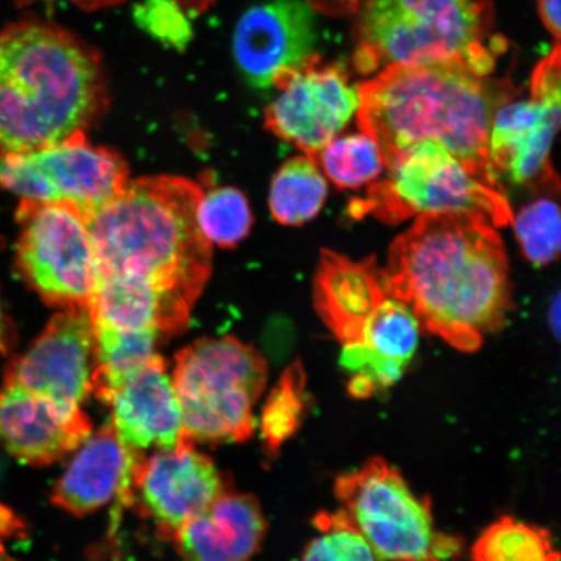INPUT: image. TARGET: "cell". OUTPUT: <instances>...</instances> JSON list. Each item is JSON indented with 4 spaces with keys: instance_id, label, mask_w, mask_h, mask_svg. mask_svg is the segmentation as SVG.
<instances>
[{
    "instance_id": "obj_1",
    "label": "cell",
    "mask_w": 561,
    "mask_h": 561,
    "mask_svg": "<svg viewBox=\"0 0 561 561\" xmlns=\"http://www.w3.org/2000/svg\"><path fill=\"white\" fill-rule=\"evenodd\" d=\"M202 194L184 178H142L88 219L98 285L151 301L161 335L185 331L213 268V244L196 220Z\"/></svg>"
},
{
    "instance_id": "obj_2",
    "label": "cell",
    "mask_w": 561,
    "mask_h": 561,
    "mask_svg": "<svg viewBox=\"0 0 561 561\" xmlns=\"http://www.w3.org/2000/svg\"><path fill=\"white\" fill-rule=\"evenodd\" d=\"M391 297L420 325L462 353L500 331L511 308L508 257L493 224L469 214H426L392 242L386 265Z\"/></svg>"
},
{
    "instance_id": "obj_3",
    "label": "cell",
    "mask_w": 561,
    "mask_h": 561,
    "mask_svg": "<svg viewBox=\"0 0 561 561\" xmlns=\"http://www.w3.org/2000/svg\"><path fill=\"white\" fill-rule=\"evenodd\" d=\"M357 125L380 147L383 164L431 140L486 184L501 187L489 136L495 111L516 98L510 80H488L455 65L390 66L359 89Z\"/></svg>"
},
{
    "instance_id": "obj_4",
    "label": "cell",
    "mask_w": 561,
    "mask_h": 561,
    "mask_svg": "<svg viewBox=\"0 0 561 561\" xmlns=\"http://www.w3.org/2000/svg\"><path fill=\"white\" fill-rule=\"evenodd\" d=\"M105 105L101 56L87 42L35 19L0 31V158L87 133Z\"/></svg>"
},
{
    "instance_id": "obj_5",
    "label": "cell",
    "mask_w": 561,
    "mask_h": 561,
    "mask_svg": "<svg viewBox=\"0 0 561 561\" xmlns=\"http://www.w3.org/2000/svg\"><path fill=\"white\" fill-rule=\"evenodd\" d=\"M356 27L362 75L390 66L455 65L488 77L507 41L494 33L493 0H366Z\"/></svg>"
},
{
    "instance_id": "obj_6",
    "label": "cell",
    "mask_w": 561,
    "mask_h": 561,
    "mask_svg": "<svg viewBox=\"0 0 561 561\" xmlns=\"http://www.w3.org/2000/svg\"><path fill=\"white\" fill-rule=\"evenodd\" d=\"M171 378L194 442L240 444L254 434V405L268 378L259 351L233 336L196 341L175 355Z\"/></svg>"
},
{
    "instance_id": "obj_7",
    "label": "cell",
    "mask_w": 561,
    "mask_h": 561,
    "mask_svg": "<svg viewBox=\"0 0 561 561\" xmlns=\"http://www.w3.org/2000/svg\"><path fill=\"white\" fill-rule=\"evenodd\" d=\"M385 168L388 178L370 185L363 199L350 203L354 219L371 215L399 224L426 214H469L485 217L495 228L514 220L503 188L477 179L436 142L413 144Z\"/></svg>"
},
{
    "instance_id": "obj_8",
    "label": "cell",
    "mask_w": 561,
    "mask_h": 561,
    "mask_svg": "<svg viewBox=\"0 0 561 561\" xmlns=\"http://www.w3.org/2000/svg\"><path fill=\"white\" fill-rule=\"evenodd\" d=\"M334 495L382 561H448L461 551L458 538L434 526L431 501L413 493L401 472L381 458L341 474Z\"/></svg>"
},
{
    "instance_id": "obj_9",
    "label": "cell",
    "mask_w": 561,
    "mask_h": 561,
    "mask_svg": "<svg viewBox=\"0 0 561 561\" xmlns=\"http://www.w3.org/2000/svg\"><path fill=\"white\" fill-rule=\"evenodd\" d=\"M16 264L21 277L48 306L88 308L98 285L87 217L66 203L21 199Z\"/></svg>"
},
{
    "instance_id": "obj_10",
    "label": "cell",
    "mask_w": 561,
    "mask_h": 561,
    "mask_svg": "<svg viewBox=\"0 0 561 561\" xmlns=\"http://www.w3.org/2000/svg\"><path fill=\"white\" fill-rule=\"evenodd\" d=\"M128 175L125 160L91 145L85 133L44 150L0 158V187L21 199L66 203L87 220L123 192Z\"/></svg>"
},
{
    "instance_id": "obj_11",
    "label": "cell",
    "mask_w": 561,
    "mask_h": 561,
    "mask_svg": "<svg viewBox=\"0 0 561 561\" xmlns=\"http://www.w3.org/2000/svg\"><path fill=\"white\" fill-rule=\"evenodd\" d=\"M515 100V98H514ZM503 103L489 136V158L497 178L512 184L559 191L551 146L560 125V46L539 62L530 81V100Z\"/></svg>"
},
{
    "instance_id": "obj_12",
    "label": "cell",
    "mask_w": 561,
    "mask_h": 561,
    "mask_svg": "<svg viewBox=\"0 0 561 561\" xmlns=\"http://www.w3.org/2000/svg\"><path fill=\"white\" fill-rule=\"evenodd\" d=\"M279 94L265 110V126L313 161L345 128L359 107V93L335 62L316 54L276 85Z\"/></svg>"
},
{
    "instance_id": "obj_13",
    "label": "cell",
    "mask_w": 561,
    "mask_h": 561,
    "mask_svg": "<svg viewBox=\"0 0 561 561\" xmlns=\"http://www.w3.org/2000/svg\"><path fill=\"white\" fill-rule=\"evenodd\" d=\"M187 439L149 458L137 456L131 467L129 502L137 494L139 511L157 525L158 535L172 541L182 525L198 515L229 482L207 455Z\"/></svg>"
},
{
    "instance_id": "obj_14",
    "label": "cell",
    "mask_w": 561,
    "mask_h": 561,
    "mask_svg": "<svg viewBox=\"0 0 561 561\" xmlns=\"http://www.w3.org/2000/svg\"><path fill=\"white\" fill-rule=\"evenodd\" d=\"M95 362L88 308L56 313L23 355L12 357L4 382L20 385L61 405L81 407L91 394Z\"/></svg>"
},
{
    "instance_id": "obj_15",
    "label": "cell",
    "mask_w": 561,
    "mask_h": 561,
    "mask_svg": "<svg viewBox=\"0 0 561 561\" xmlns=\"http://www.w3.org/2000/svg\"><path fill=\"white\" fill-rule=\"evenodd\" d=\"M316 42L314 12L305 0H266L238 21L233 51L251 85L270 89L316 55Z\"/></svg>"
},
{
    "instance_id": "obj_16",
    "label": "cell",
    "mask_w": 561,
    "mask_h": 561,
    "mask_svg": "<svg viewBox=\"0 0 561 561\" xmlns=\"http://www.w3.org/2000/svg\"><path fill=\"white\" fill-rule=\"evenodd\" d=\"M91 432L93 425L81 407L61 405L12 382L0 389V451L24 465L51 466Z\"/></svg>"
},
{
    "instance_id": "obj_17",
    "label": "cell",
    "mask_w": 561,
    "mask_h": 561,
    "mask_svg": "<svg viewBox=\"0 0 561 561\" xmlns=\"http://www.w3.org/2000/svg\"><path fill=\"white\" fill-rule=\"evenodd\" d=\"M105 404L111 407V425L130 453L140 454L151 447L171 450L192 439L167 364L158 354L125 380Z\"/></svg>"
},
{
    "instance_id": "obj_18",
    "label": "cell",
    "mask_w": 561,
    "mask_h": 561,
    "mask_svg": "<svg viewBox=\"0 0 561 561\" xmlns=\"http://www.w3.org/2000/svg\"><path fill=\"white\" fill-rule=\"evenodd\" d=\"M390 297L375 257L355 262L322 250L313 280V304L343 346L360 343L371 316Z\"/></svg>"
},
{
    "instance_id": "obj_19",
    "label": "cell",
    "mask_w": 561,
    "mask_h": 561,
    "mask_svg": "<svg viewBox=\"0 0 561 561\" xmlns=\"http://www.w3.org/2000/svg\"><path fill=\"white\" fill-rule=\"evenodd\" d=\"M265 533L261 504L229 489L182 525L172 541L182 561H249Z\"/></svg>"
},
{
    "instance_id": "obj_20",
    "label": "cell",
    "mask_w": 561,
    "mask_h": 561,
    "mask_svg": "<svg viewBox=\"0 0 561 561\" xmlns=\"http://www.w3.org/2000/svg\"><path fill=\"white\" fill-rule=\"evenodd\" d=\"M76 450L55 482L51 502L69 514L85 516L121 493L138 454L126 450L111 424L91 433Z\"/></svg>"
},
{
    "instance_id": "obj_21",
    "label": "cell",
    "mask_w": 561,
    "mask_h": 561,
    "mask_svg": "<svg viewBox=\"0 0 561 561\" xmlns=\"http://www.w3.org/2000/svg\"><path fill=\"white\" fill-rule=\"evenodd\" d=\"M327 196L328 184L320 168L307 157L293 158L273 175L271 214L283 226H304L320 214Z\"/></svg>"
},
{
    "instance_id": "obj_22",
    "label": "cell",
    "mask_w": 561,
    "mask_h": 561,
    "mask_svg": "<svg viewBox=\"0 0 561 561\" xmlns=\"http://www.w3.org/2000/svg\"><path fill=\"white\" fill-rule=\"evenodd\" d=\"M473 561H559L550 533L514 517H502L482 531L472 547Z\"/></svg>"
},
{
    "instance_id": "obj_23",
    "label": "cell",
    "mask_w": 561,
    "mask_h": 561,
    "mask_svg": "<svg viewBox=\"0 0 561 561\" xmlns=\"http://www.w3.org/2000/svg\"><path fill=\"white\" fill-rule=\"evenodd\" d=\"M306 385V371L298 360L286 368L266 399L261 430L265 451L271 458L301 425L307 407Z\"/></svg>"
},
{
    "instance_id": "obj_24",
    "label": "cell",
    "mask_w": 561,
    "mask_h": 561,
    "mask_svg": "<svg viewBox=\"0 0 561 561\" xmlns=\"http://www.w3.org/2000/svg\"><path fill=\"white\" fill-rule=\"evenodd\" d=\"M316 165L340 188L367 185L385 168L380 147L364 131L332 139L320 152Z\"/></svg>"
},
{
    "instance_id": "obj_25",
    "label": "cell",
    "mask_w": 561,
    "mask_h": 561,
    "mask_svg": "<svg viewBox=\"0 0 561 561\" xmlns=\"http://www.w3.org/2000/svg\"><path fill=\"white\" fill-rule=\"evenodd\" d=\"M420 327L410 308L390 296L371 316L360 343L405 367L416 353Z\"/></svg>"
},
{
    "instance_id": "obj_26",
    "label": "cell",
    "mask_w": 561,
    "mask_h": 561,
    "mask_svg": "<svg viewBox=\"0 0 561 561\" xmlns=\"http://www.w3.org/2000/svg\"><path fill=\"white\" fill-rule=\"evenodd\" d=\"M196 220L207 241L222 249L234 248L249 236L251 208L244 194L234 187H216L203 192Z\"/></svg>"
},
{
    "instance_id": "obj_27",
    "label": "cell",
    "mask_w": 561,
    "mask_h": 561,
    "mask_svg": "<svg viewBox=\"0 0 561 561\" xmlns=\"http://www.w3.org/2000/svg\"><path fill=\"white\" fill-rule=\"evenodd\" d=\"M518 243L531 264L543 266L560 254L561 224L559 206L552 199H538L514 216Z\"/></svg>"
},
{
    "instance_id": "obj_28",
    "label": "cell",
    "mask_w": 561,
    "mask_h": 561,
    "mask_svg": "<svg viewBox=\"0 0 561 561\" xmlns=\"http://www.w3.org/2000/svg\"><path fill=\"white\" fill-rule=\"evenodd\" d=\"M314 525L320 535L308 543L301 561H382L342 510L321 512Z\"/></svg>"
},
{
    "instance_id": "obj_29",
    "label": "cell",
    "mask_w": 561,
    "mask_h": 561,
    "mask_svg": "<svg viewBox=\"0 0 561 561\" xmlns=\"http://www.w3.org/2000/svg\"><path fill=\"white\" fill-rule=\"evenodd\" d=\"M136 23L161 44L184 51L193 30L187 13L175 0H144L135 9Z\"/></svg>"
},
{
    "instance_id": "obj_30",
    "label": "cell",
    "mask_w": 561,
    "mask_h": 561,
    "mask_svg": "<svg viewBox=\"0 0 561 561\" xmlns=\"http://www.w3.org/2000/svg\"><path fill=\"white\" fill-rule=\"evenodd\" d=\"M341 364L353 375L370 378L378 389L394 385L402 377L404 370L401 364L386 359L363 343H351V345L343 346Z\"/></svg>"
},
{
    "instance_id": "obj_31",
    "label": "cell",
    "mask_w": 561,
    "mask_h": 561,
    "mask_svg": "<svg viewBox=\"0 0 561 561\" xmlns=\"http://www.w3.org/2000/svg\"><path fill=\"white\" fill-rule=\"evenodd\" d=\"M312 10L328 15H346L360 9L363 0H305Z\"/></svg>"
},
{
    "instance_id": "obj_32",
    "label": "cell",
    "mask_w": 561,
    "mask_h": 561,
    "mask_svg": "<svg viewBox=\"0 0 561 561\" xmlns=\"http://www.w3.org/2000/svg\"><path fill=\"white\" fill-rule=\"evenodd\" d=\"M539 15L547 30L560 41V0H538Z\"/></svg>"
},
{
    "instance_id": "obj_33",
    "label": "cell",
    "mask_w": 561,
    "mask_h": 561,
    "mask_svg": "<svg viewBox=\"0 0 561 561\" xmlns=\"http://www.w3.org/2000/svg\"><path fill=\"white\" fill-rule=\"evenodd\" d=\"M377 385L370 378L362 375H353L348 383L350 394L355 398L366 399L375 394Z\"/></svg>"
},
{
    "instance_id": "obj_34",
    "label": "cell",
    "mask_w": 561,
    "mask_h": 561,
    "mask_svg": "<svg viewBox=\"0 0 561 561\" xmlns=\"http://www.w3.org/2000/svg\"><path fill=\"white\" fill-rule=\"evenodd\" d=\"M44 2H70L85 11H98L121 4L124 0H44Z\"/></svg>"
},
{
    "instance_id": "obj_35",
    "label": "cell",
    "mask_w": 561,
    "mask_h": 561,
    "mask_svg": "<svg viewBox=\"0 0 561 561\" xmlns=\"http://www.w3.org/2000/svg\"><path fill=\"white\" fill-rule=\"evenodd\" d=\"M186 13H201L207 11L215 0H175Z\"/></svg>"
},
{
    "instance_id": "obj_36",
    "label": "cell",
    "mask_w": 561,
    "mask_h": 561,
    "mask_svg": "<svg viewBox=\"0 0 561 561\" xmlns=\"http://www.w3.org/2000/svg\"><path fill=\"white\" fill-rule=\"evenodd\" d=\"M560 296L558 294V296L551 301L549 311V322L553 334L557 336L560 334Z\"/></svg>"
},
{
    "instance_id": "obj_37",
    "label": "cell",
    "mask_w": 561,
    "mask_h": 561,
    "mask_svg": "<svg viewBox=\"0 0 561 561\" xmlns=\"http://www.w3.org/2000/svg\"><path fill=\"white\" fill-rule=\"evenodd\" d=\"M9 350V333H7V322L0 304V355H4Z\"/></svg>"
}]
</instances>
